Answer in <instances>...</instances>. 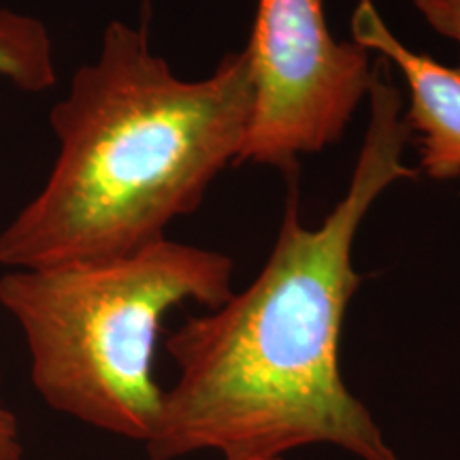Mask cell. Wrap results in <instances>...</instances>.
<instances>
[{
  "instance_id": "obj_1",
  "label": "cell",
  "mask_w": 460,
  "mask_h": 460,
  "mask_svg": "<svg viewBox=\"0 0 460 460\" xmlns=\"http://www.w3.org/2000/svg\"><path fill=\"white\" fill-rule=\"evenodd\" d=\"M369 124L349 186L318 228H307L292 183L278 239L258 278L166 339L180 377L163 394L147 441L152 460L214 450L222 460H281L305 446H337L360 460H401L339 367L348 305L362 284L352 250L373 203L416 180L411 139L390 62L379 58Z\"/></svg>"
},
{
  "instance_id": "obj_2",
  "label": "cell",
  "mask_w": 460,
  "mask_h": 460,
  "mask_svg": "<svg viewBox=\"0 0 460 460\" xmlns=\"http://www.w3.org/2000/svg\"><path fill=\"white\" fill-rule=\"evenodd\" d=\"M254 109L245 51L203 79H181L146 24L111 22L99 56L51 107L58 156L48 180L0 233V264L96 261L166 237L237 164Z\"/></svg>"
},
{
  "instance_id": "obj_3",
  "label": "cell",
  "mask_w": 460,
  "mask_h": 460,
  "mask_svg": "<svg viewBox=\"0 0 460 460\" xmlns=\"http://www.w3.org/2000/svg\"><path fill=\"white\" fill-rule=\"evenodd\" d=\"M226 254L169 237L128 254L9 269L0 307L24 332L32 386L51 410L147 444L163 410L154 379L164 315L233 296Z\"/></svg>"
},
{
  "instance_id": "obj_4",
  "label": "cell",
  "mask_w": 460,
  "mask_h": 460,
  "mask_svg": "<svg viewBox=\"0 0 460 460\" xmlns=\"http://www.w3.org/2000/svg\"><path fill=\"white\" fill-rule=\"evenodd\" d=\"M254 109L237 164L295 172L341 139L373 84L371 51L337 41L322 0H256L243 49Z\"/></svg>"
},
{
  "instance_id": "obj_5",
  "label": "cell",
  "mask_w": 460,
  "mask_h": 460,
  "mask_svg": "<svg viewBox=\"0 0 460 460\" xmlns=\"http://www.w3.org/2000/svg\"><path fill=\"white\" fill-rule=\"evenodd\" d=\"M354 41L377 51L399 68L410 92L405 119L420 139V169L435 181L460 177V68L402 45L377 13L373 0H358L352 17Z\"/></svg>"
},
{
  "instance_id": "obj_6",
  "label": "cell",
  "mask_w": 460,
  "mask_h": 460,
  "mask_svg": "<svg viewBox=\"0 0 460 460\" xmlns=\"http://www.w3.org/2000/svg\"><path fill=\"white\" fill-rule=\"evenodd\" d=\"M0 79L22 92L56 85L54 41L39 17L0 7Z\"/></svg>"
},
{
  "instance_id": "obj_7",
  "label": "cell",
  "mask_w": 460,
  "mask_h": 460,
  "mask_svg": "<svg viewBox=\"0 0 460 460\" xmlns=\"http://www.w3.org/2000/svg\"><path fill=\"white\" fill-rule=\"evenodd\" d=\"M411 3L437 34L450 39L460 49V0H411Z\"/></svg>"
},
{
  "instance_id": "obj_8",
  "label": "cell",
  "mask_w": 460,
  "mask_h": 460,
  "mask_svg": "<svg viewBox=\"0 0 460 460\" xmlns=\"http://www.w3.org/2000/svg\"><path fill=\"white\" fill-rule=\"evenodd\" d=\"M24 446H22L20 422L15 413L0 401V460H22Z\"/></svg>"
},
{
  "instance_id": "obj_9",
  "label": "cell",
  "mask_w": 460,
  "mask_h": 460,
  "mask_svg": "<svg viewBox=\"0 0 460 460\" xmlns=\"http://www.w3.org/2000/svg\"><path fill=\"white\" fill-rule=\"evenodd\" d=\"M141 13H143V22H141V24L147 26L149 15H152V0H141Z\"/></svg>"
}]
</instances>
